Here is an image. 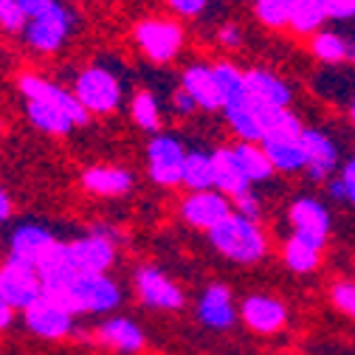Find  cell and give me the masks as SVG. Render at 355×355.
<instances>
[{
	"instance_id": "603a6c76",
	"label": "cell",
	"mask_w": 355,
	"mask_h": 355,
	"mask_svg": "<svg viewBox=\"0 0 355 355\" xmlns=\"http://www.w3.org/2000/svg\"><path fill=\"white\" fill-rule=\"evenodd\" d=\"M232 153H234L237 166L248 178V184H262V181H268V178L274 175L271 158L265 155V150L257 147L254 141H237V144H232Z\"/></svg>"
},
{
	"instance_id": "e575fe53",
	"label": "cell",
	"mask_w": 355,
	"mask_h": 355,
	"mask_svg": "<svg viewBox=\"0 0 355 355\" xmlns=\"http://www.w3.org/2000/svg\"><path fill=\"white\" fill-rule=\"evenodd\" d=\"M330 296H333V304L341 310V313H347V316H352L355 319V282H336L333 285V291H330Z\"/></svg>"
},
{
	"instance_id": "ac0fdd59",
	"label": "cell",
	"mask_w": 355,
	"mask_h": 355,
	"mask_svg": "<svg viewBox=\"0 0 355 355\" xmlns=\"http://www.w3.org/2000/svg\"><path fill=\"white\" fill-rule=\"evenodd\" d=\"M302 144H304V153H307L310 178H313V181H327L330 172L336 169V161H338V150L330 141V136L322 130H304Z\"/></svg>"
},
{
	"instance_id": "60d3db41",
	"label": "cell",
	"mask_w": 355,
	"mask_h": 355,
	"mask_svg": "<svg viewBox=\"0 0 355 355\" xmlns=\"http://www.w3.org/2000/svg\"><path fill=\"white\" fill-rule=\"evenodd\" d=\"M54 3H57V0H20V6L28 15V20L37 17V15H42V12H49Z\"/></svg>"
},
{
	"instance_id": "7a4b0ae2",
	"label": "cell",
	"mask_w": 355,
	"mask_h": 355,
	"mask_svg": "<svg viewBox=\"0 0 355 355\" xmlns=\"http://www.w3.org/2000/svg\"><path fill=\"white\" fill-rule=\"evenodd\" d=\"M209 240L223 257H229L234 262H243V265H251V262L262 259L265 248H268L259 223H254V220H248L237 211H232L223 223L214 226L209 232Z\"/></svg>"
},
{
	"instance_id": "ee69618b",
	"label": "cell",
	"mask_w": 355,
	"mask_h": 355,
	"mask_svg": "<svg viewBox=\"0 0 355 355\" xmlns=\"http://www.w3.org/2000/svg\"><path fill=\"white\" fill-rule=\"evenodd\" d=\"M12 217V198L0 189V223H3V220H9Z\"/></svg>"
},
{
	"instance_id": "8fae6325",
	"label": "cell",
	"mask_w": 355,
	"mask_h": 355,
	"mask_svg": "<svg viewBox=\"0 0 355 355\" xmlns=\"http://www.w3.org/2000/svg\"><path fill=\"white\" fill-rule=\"evenodd\" d=\"M288 217H291V226H293L296 237L313 243L316 248L324 245V240L330 234V214H327V209L319 200H313V198H296L291 203Z\"/></svg>"
},
{
	"instance_id": "4316f807",
	"label": "cell",
	"mask_w": 355,
	"mask_h": 355,
	"mask_svg": "<svg viewBox=\"0 0 355 355\" xmlns=\"http://www.w3.org/2000/svg\"><path fill=\"white\" fill-rule=\"evenodd\" d=\"M327 20L324 3L322 0H293V9H291V23L288 28L296 34H319L322 26Z\"/></svg>"
},
{
	"instance_id": "5bb4252c",
	"label": "cell",
	"mask_w": 355,
	"mask_h": 355,
	"mask_svg": "<svg viewBox=\"0 0 355 355\" xmlns=\"http://www.w3.org/2000/svg\"><path fill=\"white\" fill-rule=\"evenodd\" d=\"M259 147L265 150V155L271 158L274 169H279V172L307 169V153H304L302 136H291V132H268V136H262Z\"/></svg>"
},
{
	"instance_id": "ba28073f",
	"label": "cell",
	"mask_w": 355,
	"mask_h": 355,
	"mask_svg": "<svg viewBox=\"0 0 355 355\" xmlns=\"http://www.w3.org/2000/svg\"><path fill=\"white\" fill-rule=\"evenodd\" d=\"M17 87H20V94H23L26 99H37V102L57 105L60 110H65V113L73 119V124H85L87 116H91V113L85 110V105L76 99V94L65 91V87L57 85V82H49V79H42V76H34V73H23V76L17 79Z\"/></svg>"
},
{
	"instance_id": "2e32d148",
	"label": "cell",
	"mask_w": 355,
	"mask_h": 355,
	"mask_svg": "<svg viewBox=\"0 0 355 355\" xmlns=\"http://www.w3.org/2000/svg\"><path fill=\"white\" fill-rule=\"evenodd\" d=\"M181 87L198 102L200 110L214 113V110H223V94H220V85L214 79V71L206 65H189L181 76Z\"/></svg>"
},
{
	"instance_id": "cb8c5ba5",
	"label": "cell",
	"mask_w": 355,
	"mask_h": 355,
	"mask_svg": "<svg viewBox=\"0 0 355 355\" xmlns=\"http://www.w3.org/2000/svg\"><path fill=\"white\" fill-rule=\"evenodd\" d=\"M99 338L105 344H110L113 349L119 352H139L144 347V333L139 324H132L130 319H107L102 327H99Z\"/></svg>"
},
{
	"instance_id": "5b68a950",
	"label": "cell",
	"mask_w": 355,
	"mask_h": 355,
	"mask_svg": "<svg viewBox=\"0 0 355 355\" xmlns=\"http://www.w3.org/2000/svg\"><path fill=\"white\" fill-rule=\"evenodd\" d=\"M132 37L153 62H172L184 46V31L172 20H141Z\"/></svg>"
},
{
	"instance_id": "4fadbf2b",
	"label": "cell",
	"mask_w": 355,
	"mask_h": 355,
	"mask_svg": "<svg viewBox=\"0 0 355 355\" xmlns=\"http://www.w3.org/2000/svg\"><path fill=\"white\" fill-rule=\"evenodd\" d=\"M68 245H71V257H73V265L79 274H105L116 259L113 237H107L105 232L85 234Z\"/></svg>"
},
{
	"instance_id": "6da1fadb",
	"label": "cell",
	"mask_w": 355,
	"mask_h": 355,
	"mask_svg": "<svg viewBox=\"0 0 355 355\" xmlns=\"http://www.w3.org/2000/svg\"><path fill=\"white\" fill-rule=\"evenodd\" d=\"M42 296L57 302L60 307H65L71 316L76 313H107L116 310L121 302V291L113 279H107L105 274H76L65 282L57 285H46Z\"/></svg>"
},
{
	"instance_id": "8d00e7d4",
	"label": "cell",
	"mask_w": 355,
	"mask_h": 355,
	"mask_svg": "<svg viewBox=\"0 0 355 355\" xmlns=\"http://www.w3.org/2000/svg\"><path fill=\"white\" fill-rule=\"evenodd\" d=\"M327 20H352L355 17V0H322Z\"/></svg>"
},
{
	"instance_id": "836d02e7",
	"label": "cell",
	"mask_w": 355,
	"mask_h": 355,
	"mask_svg": "<svg viewBox=\"0 0 355 355\" xmlns=\"http://www.w3.org/2000/svg\"><path fill=\"white\" fill-rule=\"evenodd\" d=\"M28 15L23 12L20 0H0V28L3 31H26Z\"/></svg>"
},
{
	"instance_id": "4dcf8cb0",
	"label": "cell",
	"mask_w": 355,
	"mask_h": 355,
	"mask_svg": "<svg viewBox=\"0 0 355 355\" xmlns=\"http://www.w3.org/2000/svg\"><path fill=\"white\" fill-rule=\"evenodd\" d=\"M319 254H322V248H316L313 243H307V240H302L296 234L285 243V251H282L285 265L293 274H310L319 265Z\"/></svg>"
},
{
	"instance_id": "f6af8a7d",
	"label": "cell",
	"mask_w": 355,
	"mask_h": 355,
	"mask_svg": "<svg viewBox=\"0 0 355 355\" xmlns=\"http://www.w3.org/2000/svg\"><path fill=\"white\" fill-rule=\"evenodd\" d=\"M327 192H330V198H336V200H344V198H347V189H344V181H341V178H336V181H330Z\"/></svg>"
},
{
	"instance_id": "d590c367",
	"label": "cell",
	"mask_w": 355,
	"mask_h": 355,
	"mask_svg": "<svg viewBox=\"0 0 355 355\" xmlns=\"http://www.w3.org/2000/svg\"><path fill=\"white\" fill-rule=\"evenodd\" d=\"M232 203H234V211H237V214H243V217L254 220V223H259V217H262V206H259V198H257L254 192H245V195L234 198Z\"/></svg>"
},
{
	"instance_id": "1f68e13d",
	"label": "cell",
	"mask_w": 355,
	"mask_h": 355,
	"mask_svg": "<svg viewBox=\"0 0 355 355\" xmlns=\"http://www.w3.org/2000/svg\"><path fill=\"white\" fill-rule=\"evenodd\" d=\"M130 116L147 132H158L161 130V107H158V102H155V96L150 91H139L136 96H132Z\"/></svg>"
},
{
	"instance_id": "ab89813d",
	"label": "cell",
	"mask_w": 355,
	"mask_h": 355,
	"mask_svg": "<svg viewBox=\"0 0 355 355\" xmlns=\"http://www.w3.org/2000/svg\"><path fill=\"white\" fill-rule=\"evenodd\" d=\"M172 105H175V110H178V113H184V116H189V113L200 110V107H198V102L184 91V87H178V91L172 94Z\"/></svg>"
},
{
	"instance_id": "7c38bea8",
	"label": "cell",
	"mask_w": 355,
	"mask_h": 355,
	"mask_svg": "<svg viewBox=\"0 0 355 355\" xmlns=\"http://www.w3.org/2000/svg\"><path fill=\"white\" fill-rule=\"evenodd\" d=\"M23 319H26V327L40 338H65L73 330V316L46 296L37 299L31 307H26Z\"/></svg>"
},
{
	"instance_id": "3957f363",
	"label": "cell",
	"mask_w": 355,
	"mask_h": 355,
	"mask_svg": "<svg viewBox=\"0 0 355 355\" xmlns=\"http://www.w3.org/2000/svg\"><path fill=\"white\" fill-rule=\"evenodd\" d=\"M73 94H76V99L85 105L87 113L107 116V113H113V110L121 105V82H119L107 68L91 65V68H85V71L76 76Z\"/></svg>"
},
{
	"instance_id": "30bf717a",
	"label": "cell",
	"mask_w": 355,
	"mask_h": 355,
	"mask_svg": "<svg viewBox=\"0 0 355 355\" xmlns=\"http://www.w3.org/2000/svg\"><path fill=\"white\" fill-rule=\"evenodd\" d=\"M136 291L147 307L155 310H181L184 307V293L166 274H161L153 265H141L136 268Z\"/></svg>"
},
{
	"instance_id": "44dd1931",
	"label": "cell",
	"mask_w": 355,
	"mask_h": 355,
	"mask_svg": "<svg viewBox=\"0 0 355 355\" xmlns=\"http://www.w3.org/2000/svg\"><path fill=\"white\" fill-rule=\"evenodd\" d=\"M214 158V178H217V189L223 192L226 198H240L245 192H251V184H248V178L243 175V169L237 166L234 161V153L232 147H220L211 153Z\"/></svg>"
},
{
	"instance_id": "484cf974",
	"label": "cell",
	"mask_w": 355,
	"mask_h": 355,
	"mask_svg": "<svg viewBox=\"0 0 355 355\" xmlns=\"http://www.w3.org/2000/svg\"><path fill=\"white\" fill-rule=\"evenodd\" d=\"M184 187H189L192 192L217 189L214 158H211V153H200V150L187 153V164H184Z\"/></svg>"
},
{
	"instance_id": "bcb514c9",
	"label": "cell",
	"mask_w": 355,
	"mask_h": 355,
	"mask_svg": "<svg viewBox=\"0 0 355 355\" xmlns=\"http://www.w3.org/2000/svg\"><path fill=\"white\" fill-rule=\"evenodd\" d=\"M349 116H352V124H355V102H352V107H349Z\"/></svg>"
},
{
	"instance_id": "74e56055",
	"label": "cell",
	"mask_w": 355,
	"mask_h": 355,
	"mask_svg": "<svg viewBox=\"0 0 355 355\" xmlns=\"http://www.w3.org/2000/svg\"><path fill=\"white\" fill-rule=\"evenodd\" d=\"M217 42L223 49H240L243 46V31L237 23H226V26H220L217 28Z\"/></svg>"
},
{
	"instance_id": "d4e9b609",
	"label": "cell",
	"mask_w": 355,
	"mask_h": 355,
	"mask_svg": "<svg viewBox=\"0 0 355 355\" xmlns=\"http://www.w3.org/2000/svg\"><path fill=\"white\" fill-rule=\"evenodd\" d=\"M26 102H28L26 113H28L31 124L42 132H49V136H65V132H71V127H76L73 119L65 110H60L57 105L37 102V99H26Z\"/></svg>"
},
{
	"instance_id": "f1b7e54d",
	"label": "cell",
	"mask_w": 355,
	"mask_h": 355,
	"mask_svg": "<svg viewBox=\"0 0 355 355\" xmlns=\"http://www.w3.org/2000/svg\"><path fill=\"white\" fill-rule=\"evenodd\" d=\"M211 71H214V79H217V85H220V94H223V105H226V107L240 105V102L248 99L245 73H243L237 65H232V62H217V65H211ZM226 107H223V110H226Z\"/></svg>"
},
{
	"instance_id": "9a60e30c",
	"label": "cell",
	"mask_w": 355,
	"mask_h": 355,
	"mask_svg": "<svg viewBox=\"0 0 355 355\" xmlns=\"http://www.w3.org/2000/svg\"><path fill=\"white\" fill-rule=\"evenodd\" d=\"M240 316L243 322L262 333V336H268V333H277L282 330L288 313H285V304L274 296H248L243 304H240Z\"/></svg>"
},
{
	"instance_id": "7402d4cb",
	"label": "cell",
	"mask_w": 355,
	"mask_h": 355,
	"mask_svg": "<svg viewBox=\"0 0 355 355\" xmlns=\"http://www.w3.org/2000/svg\"><path fill=\"white\" fill-rule=\"evenodd\" d=\"M82 187L94 195H105V198H116L130 192L132 187V175L121 166H91L82 175Z\"/></svg>"
},
{
	"instance_id": "8992f818",
	"label": "cell",
	"mask_w": 355,
	"mask_h": 355,
	"mask_svg": "<svg viewBox=\"0 0 355 355\" xmlns=\"http://www.w3.org/2000/svg\"><path fill=\"white\" fill-rule=\"evenodd\" d=\"M0 299L12 304L15 310H26L37 299H42V279L37 268L6 259L0 265Z\"/></svg>"
},
{
	"instance_id": "d6a6232c",
	"label": "cell",
	"mask_w": 355,
	"mask_h": 355,
	"mask_svg": "<svg viewBox=\"0 0 355 355\" xmlns=\"http://www.w3.org/2000/svg\"><path fill=\"white\" fill-rule=\"evenodd\" d=\"M291 9L293 0H257L254 3L257 20L268 28H285L291 23Z\"/></svg>"
},
{
	"instance_id": "f546056e",
	"label": "cell",
	"mask_w": 355,
	"mask_h": 355,
	"mask_svg": "<svg viewBox=\"0 0 355 355\" xmlns=\"http://www.w3.org/2000/svg\"><path fill=\"white\" fill-rule=\"evenodd\" d=\"M310 51H313L316 60L322 62H330V65H338V62H347L349 54H352V42L336 31H319L313 34V40H310Z\"/></svg>"
},
{
	"instance_id": "83f0119b",
	"label": "cell",
	"mask_w": 355,
	"mask_h": 355,
	"mask_svg": "<svg viewBox=\"0 0 355 355\" xmlns=\"http://www.w3.org/2000/svg\"><path fill=\"white\" fill-rule=\"evenodd\" d=\"M226 113V121H229V127L237 132V139L240 141H262V124H259V119H257V110H254V102L251 99H245V102H240V105H232V107H226L223 110Z\"/></svg>"
},
{
	"instance_id": "52a82bcc",
	"label": "cell",
	"mask_w": 355,
	"mask_h": 355,
	"mask_svg": "<svg viewBox=\"0 0 355 355\" xmlns=\"http://www.w3.org/2000/svg\"><path fill=\"white\" fill-rule=\"evenodd\" d=\"M147 164H150V175L153 181L161 187H178L184 184V164H187V153L184 144L172 139V136H155L147 144Z\"/></svg>"
},
{
	"instance_id": "e0dca14e",
	"label": "cell",
	"mask_w": 355,
	"mask_h": 355,
	"mask_svg": "<svg viewBox=\"0 0 355 355\" xmlns=\"http://www.w3.org/2000/svg\"><path fill=\"white\" fill-rule=\"evenodd\" d=\"M234 299L226 285H209L198 302V319L211 330H226L234 324Z\"/></svg>"
},
{
	"instance_id": "ffe728a7",
	"label": "cell",
	"mask_w": 355,
	"mask_h": 355,
	"mask_svg": "<svg viewBox=\"0 0 355 355\" xmlns=\"http://www.w3.org/2000/svg\"><path fill=\"white\" fill-rule=\"evenodd\" d=\"M245 87H248V96L254 102H262V105H277V107H288L291 105V87L271 71H262V68H254L245 73Z\"/></svg>"
},
{
	"instance_id": "f35d334b",
	"label": "cell",
	"mask_w": 355,
	"mask_h": 355,
	"mask_svg": "<svg viewBox=\"0 0 355 355\" xmlns=\"http://www.w3.org/2000/svg\"><path fill=\"white\" fill-rule=\"evenodd\" d=\"M166 3L172 6L175 15H181V17H198L209 0H166Z\"/></svg>"
},
{
	"instance_id": "9c48e42d",
	"label": "cell",
	"mask_w": 355,
	"mask_h": 355,
	"mask_svg": "<svg viewBox=\"0 0 355 355\" xmlns=\"http://www.w3.org/2000/svg\"><path fill=\"white\" fill-rule=\"evenodd\" d=\"M234 211V203L220 192V189H206V192H192L184 206H181V217L195 229H206L211 232L214 226H220L223 220Z\"/></svg>"
},
{
	"instance_id": "d6986e66",
	"label": "cell",
	"mask_w": 355,
	"mask_h": 355,
	"mask_svg": "<svg viewBox=\"0 0 355 355\" xmlns=\"http://www.w3.org/2000/svg\"><path fill=\"white\" fill-rule=\"evenodd\" d=\"M54 243H57V240H54V234H51L49 229H42V226H20V229L12 234L9 259L37 268V262L42 259V254H46Z\"/></svg>"
},
{
	"instance_id": "277c9868",
	"label": "cell",
	"mask_w": 355,
	"mask_h": 355,
	"mask_svg": "<svg viewBox=\"0 0 355 355\" xmlns=\"http://www.w3.org/2000/svg\"><path fill=\"white\" fill-rule=\"evenodd\" d=\"M71 26H73V15L62 3H54L49 12H42V15H37V17L28 20L23 37H26V42H28L34 51L54 54L62 46V42L68 40Z\"/></svg>"
},
{
	"instance_id": "b9f144b4",
	"label": "cell",
	"mask_w": 355,
	"mask_h": 355,
	"mask_svg": "<svg viewBox=\"0 0 355 355\" xmlns=\"http://www.w3.org/2000/svg\"><path fill=\"white\" fill-rule=\"evenodd\" d=\"M338 178L344 181L347 200H352V203H355V158H352V161H347V166H344V172H341Z\"/></svg>"
},
{
	"instance_id": "7bdbcfd3",
	"label": "cell",
	"mask_w": 355,
	"mask_h": 355,
	"mask_svg": "<svg viewBox=\"0 0 355 355\" xmlns=\"http://www.w3.org/2000/svg\"><path fill=\"white\" fill-rule=\"evenodd\" d=\"M12 319H15V307L0 299V330H6L12 324Z\"/></svg>"
}]
</instances>
